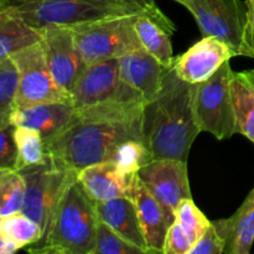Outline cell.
Here are the masks:
<instances>
[{"label": "cell", "instance_id": "cell-23", "mask_svg": "<svg viewBox=\"0 0 254 254\" xmlns=\"http://www.w3.org/2000/svg\"><path fill=\"white\" fill-rule=\"evenodd\" d=\"M0 235L15 243L20 250H26L41 240L44 231L39 223L19 211L0 217Z\"/></svg>", "mask_w": 254, "mask_h": 254}, {"label": "cell", "instance_id": "cell-18", "mask_svg": "<svg viewBox=\"0 0 254 254\" xmlns=\"http://www.w3.org/2000/svg\"><path fill=\"white\" fill-rule=\"evenodd\" d=\"M99 221L108 225L112 230L126 238L136 247L149 253L135 202L129 197H116L97 202Z\"/></svg>", "mask_w": 254, "mask_h": 254}, {"label": "cell", "instance_id": "cell-4", "mask_svg": "<svg viewBox=\"0 0 254 254\" xmlns=\"http://www.w3.org/2000/svg\"><path fill=\"white\" fill-rule=\"evenodd\" d=\"M98 225L97 202L77 179L57 203L41 240L26 251L35 254H93Z\"/></svg>", "mask_w": 254, "mask_h": 254}, {"label": "cell", "instance_id": "cell-34", "mask_svg": "<svg viewBox=\"0 0 254 254\" xmlns=\"http://www.w3.org/2000/svg\"><path fill=\"white\" fill-rule=\"evenodd\" d=\"M17 251H20V248L15 243L0 235V254H12Z\"/></svg>", "mask_w": 254, "mask_h": 254}, {"label": "cell", "instance_id": "cell-32", "mask_svg": "<svg viewBox=\"0 0 254 254\" xmlns=\"http://www.w3.org/2000/svg\"><path fill=\"white\" fill-rule=\"evenodd\" d=\"M226 243L211 223L202 237L192 246L189 254H225Z\"/></svg>", "mask_w": 254, "mask_h": 254}, {"label": "cell", "instance_id": "cell-8", "mask_svg": "<svg viewBox=\"0 0 254 254\" xmlns=\"http://www.w3.org/2000/svg\"><path fill=\"white\" fill-rule=\"evenodd\" d=\"M11 59L19 74L14 107L46 102H67L72 104L68 92L56 83L50 71L41 40L22 47L11 55Z\"/></svg>", "mask_w": 254, "mask_h": 254}, {"label": "cell", "instance_id": "cell-11", "mask_svg": "<svg viewBox=\"0 0 254 254\" xmlns=\"http://www.w3.org/2000/svg\"><path fill=\"white\" fill-rule=\"evenodd\" d=\"M139 179L149 192L163 207L169 225L175 221L179 203L191 196L188 161L179 159H153L138 173Z\"/></svg>", "mask_w": 254, "mask_h": 254}, {"label": "cell", "instance_id": "cell-33", "mask_svg": "<svg viewBox=\"0 0 254 254\" xmlns=\"http://www.w3.org/2000/svg\"><path fill=\"white\" fill-rule=\"evenodd\" d=\"M247 17L243 31L241 56L254 59V0H246Z\"/></svg>", "mask_w": 254, "mask_h": 254}, {"label": "cell", "instance_id": "cell-19", "mask_svg": "<svg viewBox=\"0 0 254 254\" xmlns=\"http://www.w3.org/2000/svg\"><path fill=\"white\" fill-rule=\"evenodd\" d=\"M131 200L135 202L139 221L149 253H163L165 238L170 227L165 212L139 179Z\"/></svg>", "mask_w": 254, "mask_h": 254}, {"label": "cell", "instance_id": "cell-1", "mask_svg": "<svg viewBox=\"0 0 254 254\" xmlns=\"http://www.w3.org/2000/svg\"><path fill=\"white\" fill-rule=\"evenodd\" d=\"M144 102H107L77 108L61 131L45 141L47 154L59 165L81 171L109 161L118 144L144 141Z\"/></svg>", "mask_w": 254, "mask_h": 254}, {"label": "cell", "instance_id": "cell-30", "mask_svg": "<svg viewBox=\"0 0 254 254\" xmlns=\"http://www.w3.org/2000/svg\"><path fill=\"white\" fill-rule=\"evenodd\" d=\"M14 128L9 122L0 127V168L16 169V145L14 140Z\"/></svg>", "mask_w": 254, "mask_h": 254}, {"label": "cell", "instance_id": "cell-9", "mask_svg": "<svg viewBox=\"0 0 254 254\" xmlns=\"http://www.w3.org/2000/svg\"><path fill=\"white\" fill-rule=\"evenodd\" d=\"M69 96L76 109L107 102H144L143 97L122 78L118 59L86 64Z\"/></svg>", "mask_w": 254, "mask_h": 254}, {"label": "cell", "instance_id": "cell-24", "mask_svg": "<svg viewBox=\"0 0 254 254\" xmlns=\"http://www.w3.org/2000/svg\"><path fill=\"white\" fill-rule=\"evenodd\" d=\"M14 140L16 145V170L39 165L49 159L41 134L27 127H15Z\"/></svg>", "mask_w": 254, "mask_h": 254}, {"label": "cell", "instance_id": "cell-5", "mask_svg": "<svg viewBox=\"0 0 254 254\" xmlns=\"http://www.w3.org/2000/svg\"><path fill=\"white\" fill-rule=\"evenodd\" d=\"M138 15L144 14L122 15L69 25L86 64L108 59H119L127 52L141 47L134 27Z\"/></svg>", "mask_w": 254, "mask_h": 254}, {"label": "cell", "instance_id": "cell-29", "mask_svg": "<svg viewBox=\"0 0 254 254\" xmlns=\"http://www.w3.org/2000/svg\"><path fill=\"white\" fill-rule=\"evenodd\" d=\"M17 81L19 74L11 57L0 62V112H10L14 107Z\"/></svg>", "mask_w": 254, "mask_h": 254}, {"label": "cell", "instance_id": "cell-14", "mask_svg": "<svg viewBox=\"0 0 254 254\" xmlns=\"http://www.w3.org/2000/svg\"><path fill=\"white\" fill-rule=\"evenodd\" d=\"M78 181L96 202L116 197H133L139 183L138 174L124 175L112 161H102L82 169Z\"/></svg>", "mask_w": 254, "mask_h": 254}, {"label": "cell", "instance_id": "cell-27", "mask_svg": "<svg viewBox=\"0 0 254 254\" xmlns=\"http://www.w3.org/2000/svg\"><path fill=\"white\" fill-rule=\"evenodd\" d=\"M175 221L183 227L192 242V246L202 237L211 226V221L195 205L192 198H185L179 203L175 212Z\"/></svg>", "mask_w": 254, "mask_h": 254}, {"label": "cell", "instance_id": "cell-31", "mask_svg": "<svg viewBox=\"0 0 254 254\" xmlns=\"http://www.w3.org/2000/svg\"><path fill=\"white\" fill-rule=\"evenodd\" d=\"M192 248V242L180 225L174 221L169 227L165 238L163 254H189Z\"/></svg>", "mask_w": 254, "mask_h": 254}, {"label": "cell", "instance_id": "cell-12", "mask_svg": "<svg viewBox=\"0 0 254 254\" xmlns=\"http://www.w3.org/2000/svg\"><path fill=\"white\" fill-rule=\"evenodd\" d=\"M41 34L50 71L56 83L69 93L86 67L73 34L66 25H49L41 29Z\"/></svg>", "mask_w": 254, "mask_h": 254}, {"label": "cell", "instance_id": "cell-16", "mask_svg": "<svg viewBox=\"0 0 254 254\" xmlns=\"http://www.w3.org/2000/svg\"><path fill=\"white\" fill-rule=\"evenodd\" d=\"M74 108L67 102H46L24 107H12L9 123L14 127H27L39 131L44 140H49L67 126Z\"/></svg>", "mask_w": 254, "mask_h": 254}, {"label": "cell", "instance_id": "cell-7", "mask_svg": "<svg viewBox=\"0 0 254 254\" xmlns=\"http://www.w3.org/2000/svg\"><path fill=\"white\" fill-rule=\"evenodd\" d=\"M232 72L230 61L225 62L211 78L196 84L193 94V111L198 128L218 140L237 134L231 94Z\"/></svg>", "mask_w": 254, "mask_h": 254}, {"label": "cell", "instance_id": "cell-35", "mask_svg": "<svg viewBox=\"0 0 254 254\" xmlns=\"http://www.w3.org/2000/svg\"><path fill=\"white\" fill-rule=\"evenodd\" d=\"M11 112V111H10ZM10 112H0V127L2 124L7 123L9 122V116H10Z\"/></svg>", "mask_w": 254, "mask_h": 254}, {"label": "cell", "instance_id": "cell-36", "mask_svg": "<svg viewBox=\"0 0 254 254\" xmlns=\"http://www.w3.org/2000/svg\"><path fill=\"white\" fill-rule=\"evenodd\" d=\"M174 1L179 2L180 5L185 6L186 9H189V6H190V4H191V0H174Z\"/></svg>", "mask_w": 254, "mask_h": 254}, {"label": "cell", "instance_id": "cell-37", "mask_svg": "<svg viewBox=\"0 0 254 254\" xmlns=\"http://www.w3.org/2000/svg\"><path fill=\"white\" fill-rule=\"evenodd\" d=\"M11 0H0V9H2L4 6H6L7 4H10Z\"/></svg>", "mask_w": 254, "mask_h": 254}, {"label": "cell", "instance_id": "cell-6", "mask_svg": "<svg viewBox=\"0 0 254 254\" xmlns=\"http://www.w3.org/2000/svg\"><path fill=\"white\" fill-rule=\"evenodd\" d=\"M19 171L25 181L21 212L39 223L45 233L66 189L78 179V171L59 165L50 156L45 163Z\"/></svg>", "mask_w": 254, "mask_h": 254}, {"label": "cell", "instance_id": "cell-10", "mask_svg": "<svg viewBox=\"0 0 254 254\" xmlns=\"http://www.w3.org/2000/svg\"><path fill=\"white\" fill-rule=\"evenodd\" d=\"M189 11L195 17L202 36H212L241 56L247 5L242 0H191Z\"/></svg>", "mask_w": 254, "mask_h": 254}, {"label": "cell", "instance_id": "cell-20", "mask_svg": "<svg viewBox=\"0 0 254 254\" xmlns=\"http://www.w3.org/2000/svg\"><path fill=\"white\" fill-rule=\"evenodd\" d=\"M41 39V30L29 26L11 4L0 9V62Z\"/></svg>", "mask_w": 254, "mask_h": 254}, {"label": "cell", "instance_id": "cell-28", "mask_svg": "<svg viewBox=\"0 0 254 254\" xmlns=\"http://www.w3.org/2000/svg\"><path fill=\"white\" fill-rule=\"evenodd\" d=\"M93 254H146L141 248L127 241L112 230L108 225L99 221L97 231L96 247Z\"/></svg>", "mask_w": 254, "mask_h": 254}, {"label": "cell", "instance_id": "cell-22", "mask_svg": "<svg viewBox=\"0 0 254 254\" xmlns=\"http://www.w3.org/2000/svg\"><path fill=\"white\" fill-rule=\"evenodd\" d=\"M134 27L141 46L165 68L173 66L175 57L170 40L171 35L149 15H138Z\"/></svg>", "mask_w": 254, "mask_h": 254}, {"label": "cell", "instance_id": "cell-13", "mask_svg": "<svg viewBox=\"0 0 254 254\" xmlns=\"http://www.w3.org/2000/svg\"><path fill=\"white\" fill-rule=\"evenodd\" d=\"M235 54L227 44L216 37L203 36L188 51L175 57L173 67L181 79L197 84L211 78Z\"/></svg>", "mask_w": 254, "mask_h": 254}, {"label": "cell", "instance_id": "cell-26", "mask_svg": "<svg viewBox=\"0 0 254 254\" xmlns=\"http://www.w3.org/2000/svg\"><path fill=\"white\" fill-rule=\"evenodd\" d=\"M24 196L21 173L14 168H0V217L21 211Z\"/></svg>", "mask_w": 254, "mask_h": 254}, {"label": "cell", "instance_id": "cell-3", "mask_svg": "<svg viewBox=\"0 0 254 254\" xmlns=\"http://www.w3.org/2000/svg\"><path fill=\"white\" fill-rule=\"evenodd\" d=\"M10 4L29 26L76 25L122 15L144 14L153 17L173 35L176 26L155 0H11Z\"/></svg>", "mask_w": 254, "mask_h": 254}, {"label": "cell", "instance_id": "cell-17", "mask_svg": "<svg viewBox=\"0 0 254 254\" xmlns=\"http://www.w3.org/2000/svg\"><path fill=\"white\" fill-rule=\"evenodd\" d=\"M211 223L225 241V254H250L254 243V186L231 217Z\"/></svg>", "mask_w": 254, "mask_h": 254}, {"label": "cell", "instance_id": "cell-21", "mask_svg": "<svg viewBox=\"0 0 254 254\" xmlns=\"http://www.w3.org/2000/svg\"><path fill=\"white\" fill-rule=\"evenodd\" d=\"M231 94L237 133L254 144V69L232 72Z\"/></svg>", "mask_w": 254, "mask_h": 254}, {"label": "cell", "instance_id": "cell-15", "mask_svg": "<svg viewBox=\"0 0 254 254\" xmlns=\"http://www.w3.org/2000/svg\"><path fill=\"white\" fill-rule=\"evenodd\" d=\"M118 60L123 81L133 87L145 103L153 101L163 84L165 67L143 46L127 52Z\"/></svg>", "mask_w": 254, "mask_h": 254}, {"label": "cell", "instance_id": "cell-2", "mask_svg": "<svg viewBox=\"0 0 254 254\" xmlns=\"http://www.w3.org/2000/svg\"><path fill=\"white\" fill-rule=\"evenodd\" d=\"M196 84L184 81L174 67L165 69L158 96L144 104L143 135L154 159L188 161L201 133L193 111Z\"/></svg>", "mask_w": 254, "mask_h": 254}, {"label": "cell", "instance_id": "cell-25", "mask_svg": "<svg viewBox=\"0 0 254 254\" xmlns=\"http://www.w3.org/2000/svg\"><path fill=\"white\" fill-rule=\"evenodd\" d=\"M153 159L150 149L143 140L129 139L116 146L109 161L116 164L122 174L131 175L138 174L139 170Z\"/></svg>", "mask_w": 254, "mask_h": 254}]
</instances>
